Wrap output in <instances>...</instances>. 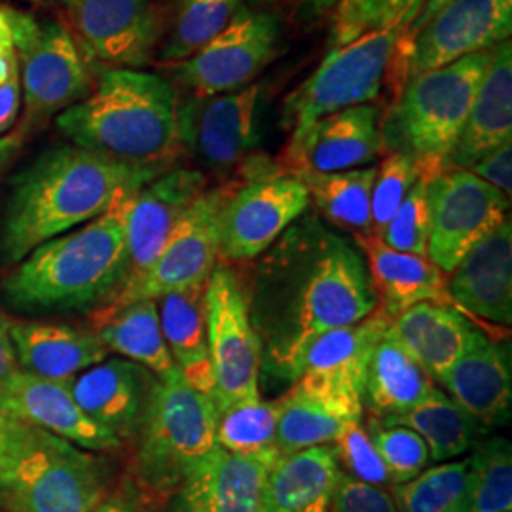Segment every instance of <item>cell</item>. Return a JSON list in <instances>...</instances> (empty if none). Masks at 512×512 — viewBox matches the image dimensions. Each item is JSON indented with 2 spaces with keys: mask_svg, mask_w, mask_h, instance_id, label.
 <instances>
[{
  "mask_svg": "<svg viewBox=\"0 0 512 512\" xmlns=\"http://www.w3.org/2000/svg\"><path fill=\"white\" fill-rule=\"evenodd\" d=\"M260 0H175L171 29L162 48L165 63H179L202 50Z\"/></svg>",
  "mask_w": 512,
  "mask_h": 512,
  "instance_id": "cell-37",
  "label": "cell"
},
{
  "mask_svg": "<svg viewBox=\"0 0 512 512\" xmlns=\"http://www.w3.org/2000/svg\"><path fill=\"white\" fill-rule=\"evenodd\" d=\"M205 289L207 283H198L165 294L156 302H160L158 315L165 344L184 382L213 401L215 376L207 348Z\"/></svg>",
  "mask_w": 512,
  "mask_h": 512,
  "instance_id": "cell-30",
  "label": "cell"
},
{
  "mask_svg": "<svg viewBox=\"0 0 512 512\" xmlns=\"http://www.w3.org/2000/svg\"><path fill=\"white\" fill-rule=\"evenodd\" d=\"M135 471L152 494H173L217 446V408L177 370L156 378L137 433Z\"/></svg>",
  "mask_w": 512,
  "mask_h": 512,
  "instance_id": "cell-7",
  "label": "cell"
},
{
  "mask_svg": "<svg viewBox=\"0 0 512 512\" xmlns=\"http://www.w3.org/2000/svg\"><path fill=\"white\" fill-rule=\"evenodd\" d=\"M401 37L399 27L372 29L340 48H330L323 63L283 101V126L293 150L319 120L380 97Z\"/></svg>",
  "mask_w": 512,
  "mask_h": 512,
  "instance_id": "cell-8",
  "label": "cell"
},
{
  "mask_svg": "<svg viewBox=\"0 0 512 512\" xmlns=\"http://www.w3.org/2000/svg\"><path fill=\"white\" fill-rule=\"evenodd\" d=\"M467 461L465 494L459 512H511V442L501 437L484 440L476 444Z\"/></svg>",
  "mask_w": 512,
  "mask_h": 512,
  "instance_id": "cell-39",
  "label": "cell"
},
{
  "mask_svg": "<svg viewBox=\"0 0 512 512\" xmlns=\"http://www.w3.org/2000/svg\"><path fill=\"white\" fill-rule=\"evenodd\" d=\"M137 192L78 230L38 245L2 281L4 298L19 311L97 310L109 304L128 270L126 222Z\"/></svg>",
  "mask_w": 512,
  "mask_h": 512,
  "instance_id": "cell-3",
  "label": "cell"
},
{
  "mask_svg": "<svg viewBox=\"0 0 512 512\" xmlns=\"http://www.w3.org/2000/svg\"><path fill=\"white\" fill-rule=\"evenodd\" d=\"M205 188L207 177L200 169L169 167L133 196L126 222L128 270L122 287L156 262L173 228Z\"/></svg>",
  "mask_w": 512,
  "mask_h": 512,
  "instance_id": "cell-19",
  "label": "cell"
},
{
  "mask_svg": "<svg viewBox=\"0 0 512 512\" xmlns=\"http://www.w3.org/2000/svg\"><path fill=\"white\" fill-rule=\"evenodd\" d=\"M277 404L275 446L281 458L317 446H329L351 421L361 420L363 410L304 391L296 385Z\"/></svg>",
  "mask_w": 512,
  "mask_h": 512,
  "instance_id": "cell-34",
  "label": "cell"
},
{
  "mask_svg": "<svg viewBox=\"0 0 512 512\" xmlns=\"http://www.w3.org/2000/svg\"><path fill=\"white\" fill-rule=\"evenodd\" d=\"M467 458L444 461L395 486L397 512H459L465 494Z\"/></svg>",
  "mask_w": 512,
  "mask_h": 512,
  "instance_id": "cell-40",
  "label": "cell"
},
{
  "mask_svg": "<svg viewBox=\"0 0 512 512\" xmlns=\"http://www.w3.org/2000/svg\"><path fill=\"white\" fill-rule=\"evenodd\" d=\"M425 0H387L384 16L380 21V27H399L404 31L410 21L418 16Z\"/></svg>",
  "mask_w": 512,
  "mask_h": 512,
  "instance_id": "cell-50",
  "label": "cell"
},
{
  "mask_svg": "<svg viewBox=\"0 0 512 512\" xmlns=\"http://www.w3.org/2000/svg\"><path fill=\"white\" fill-rule=\"evenodd\" d=\"M450 0H425L423 2V6L420 8V12H418V16L410 21V25L401 31V37L397 40V46L401 48V46H406L414 35H418L421 29L425 27V23L429 21V19L433 18L437 12H439L440 8L444 6V4H448Z\"/></svg>",
  "mask_w": 512,
  "mask_h": 512,
  "instance_id": "cell-52",
  "label": "cell"
},
{
  "mask_svg": "<svg viewBox=\"0 0 512 512\" xmlns=\"http://www.w3.org/2000/svg\"><path fill=\"white\" fill-rule=\"evenodd\" d=\"M14 346L10 340V321L0 315V385L4 384L14 372H18Z\"/></svg>",
  "mask_w": 512,
  "mask_h": 512,
  "instance_id": "cell-51",
  "label": "cell"
},
{
  "mask_svg": "<svg viewBox=\"0 0 512 512\" xmlns=\"http://www.w3.org/2000/svg\"><path fill=\"white\" fill-rule=\"evenodd\" d=\"M14 29L23 126L29 129L86 99L92 92V78L73 33L61 23L38 21L14 10Z\"/></svg>",
  "mask_w": 512,
  "mask_h": 512,
  "instance_id": "cell-10",
  "label": "cell"
},
{
  "mask_svg": "<svg viewBox=\"0 0 512 512\" xmlns=\"http://www.w3.org/2000/svg\"><path fill=\"white\" fill-rule=\"evenodd\" d=\"M281 21L275 12L251 8L207 42L202 50L173 65V78L190 95H220L253 84L277 54Z\"/></svg>",
  "mask_w": 512,
  "mask_h": 512,
  "instance_id": "cell-15",
  "label": "cell"
},
{
  "mask_svg": "<svg viewBox=\"0 0 512 512\" xmlns=\"http://www.w3.org/2000/svg\"><path fill=\"white\" fill-rule=\"evenodd\" d=\"M92 512H139L133 505L122 499H105L95 511Z\"/></svg>",
  "mask_w": 512,
  "mask_h": 512,
  "instance_id": "cell-55",
  "label": "cell"
},
{
  "mask_svg": "<svg viewBox=\"0 0 512 512\" xmlns=\"http://www.w3.org/2000/svg\"><path fill=\"white\" fill-rule=\"evenodd\" d=\"M448 294L456 308L490 321L512 323V224L503 220L461 258L448 277Z\"/></svg>",
  "mask_w": 512,
  "mask_h": 512,
  "instance_id": "cell-25",
  "label": "cell"
},
{
  "mask_svg": "<svg viewBox=\"0 0 512 512\" xmlns=\"http://www.w3.org/2000/svg\"><path fill=\"white\" fill-rule=\"evenodd\" d=\"M10 340L21 370L55 382H71L109 355L93 330L71 325L10 321Z\"/></svg>",
  "mask_w": 512,
  "mask_h": 512,
  "instance_id": "cell-28",
  "label": "cell"
},
{
  "mask_svg": "<svg viewBox=\"0 0 512 512\" xmlns=\"http://www.w3.org/2000/svg\"><path fill=\"white\" fill-rule=\"evenodd\" d=\"M164 171L122 164L76 145L42 152L12 183L0 234L2 258L18 264L38 245L97 219Z\"/></svg>",
  "mask_w": 512,
  "mask_h": 512,
  "instance_id": "cell-2",
  "label": "cell"
},
{
  "mask_svg": "<svg viewBox=\"0 0 512 512\" xmlns=\"http://www.w3.org/2000/svg\"><path fill=\"white\" fill-rule=\"evenodd\" d=\"M236 183L238 177L205 188L173 228L156 262L141 277L124 285L103 308L114 310L137 300H158L184 287L207 283L219 264L220 209Z\"/></svg>",
  "mask_w": 512,
  "mask_h": 512,
  "instance_id": "cell-13",
  "label": "cell"
},
{
  "mask_svg": "<svg viewBox=\"0 0 512 512\" xmlns=\"http://www.w3.org/2000/svg\"><path fill=\"white\" fill-rule=\"evenodd\" d=\"M353 243L365 256L378 308L389 317L421 302L454 306L448 294V275L427 256L395 251L376 236H353Z\"/></svg>",
  "mask_w": 512,
  "mask_h": 512,
  "instance_id": "cell-27",
  "label": "cell"
},
{
  "mask_svg": "<svg viewBox=\"0 0 512 512\" xmlns=\"http://www.w3.org/2000/svg\"><path fill=\"white\" fill-rule=\"evenodd\" d=\"M179 93L145 71H105L86 99L57 116L71 145L139 167H173L179 143Z\"/></svg>",
  "mask_w": 512,
  "mask_h": 512,
  "instance_id": "cell-4",
  "label": "cell"
},
{
  "mask_svg": "<svg viewBox=\"0 0 512 512\" xmlns=\"http://www.w3.org/2000/svg\"><path fill=\"white\" fill-rule=\"evenodd\" d=\"M380 421L385 425H403L418 433L429 450V458L437 463L463 456L475 446L476 439L486 433L439 387L414 408Z\"/></svg>",
  "mask_w": 512,
  "mask_h": 512,
  "instance_id": "cell-35",
  "label": "cell"
},
{
  "mask_svg": "<svg viewBox=\"0 0 512 512\" xmlns=\"http://www.w3.org/2000/svg\"><path fill=\"white\" fill-rule=\"evenodd\" d=\"M382 109L357 105L319 120L293 150L283 152L287 173H336L372 164L384 154Z\"/></svg>",
  "mask_w": 512,
  "mask_h": 512,
  "instance_id": "cell-21",
  "label": "cell"
},
{
  "mask_svg": "<svg viewBox=\"0 0 512 512\" xmlns=\"http://www.w3.org/2000/svg\"><path fill=\"white\" fill-rule=\"evenodd\" d=\"M156 376L128 359H110L71 380L78 406L118 439L137 437Z\"/></svg>",
  "mask_w": 512,
  "mask_h": 512,
  "instance_id": "cell-24",
  "label": "cell"
},
{
  "mask_svg": "<svg viewBox=\"0 0 512 512\" xmlns=\"http://www.w3.org/2000/svg\"><path fill=\"white\" fill-rule=\"evenodd\" d=\"M492 55L494 48L410 78L382 118L384 152L412 160L421 181L446 171L448 154L458 141Z\"/></svg>",
  "mask_w": 512,
  "mask_h": 512,
  "instance_id": "cell-5",
  "label": "cell"
},
{
  "mask_svg": "<svg viewBox=\"0 0 512 512\" xmlns=\"http://www.w3.org/2000/svg\"><path fill=\"white\" fill-rule=\"evenodd\" d=\"M270 467L219 444L169 495L167 512H264Z\"/></svg>",
  "mask_w": 512,
  "mask_h": 512,
  "instance_id": "cell-22",
  "label": "cell"
},
{
  "mask_svg": "<svg viewBox=\"0 0 512 512\" xmlns=\"http://www.w3.org/2000/svg\"><path fill=\"white\" fill-rule=\"evenodd\" d=\"M103 461L18 420L0 440V511L92 512L107 499Z\"/></svg>",
  "mask_w": 512,
  "mask_h": 512,
  "instance_id": "cell-6",
  "label": "cell"
},
{
  "mask_svg": "<svg viewBox=\"0 0 512 512\" xmlns=\"http://www.w3.org/2000/svg\"><path fill=\"white\" fill-rule=\"evenodd\" d=\"M92 319L93 332L107 351L145 366L160 380L179 370L165 344L156 300H137L114 310L99 308Z\"/></svg>",
  "mask_w": 512,
  "mask_h": 512,
  "instance_id": "cell-31",
  "label": "cell"
},
{
  "mask_svg": "<svg viewBox=\"0 0 512 512\" xmlns=\"http://www.w3.org/2000/svg\"><path fill=\"white\" fill-rule=\"evenodd\" d=\"M310 203V194L296 175L266 158H249L220 209V258L247 262L264 255L304 217Z\"/></svg>",
  "mask_w": 512,
  "mask_h": 512,
  "instance_id": "cell-9",
  "label": "cell"
},
{
  "mask_svg": "<svg viewBox=\"0 0 512 512\" xmlns=\"http://www.w3.org/2000/svg\"><path fill=\"white\" fill-rule=\"evenodd\" d=\"M277 404L247 401L217 410V444L239 458L255 459L270 469L281 459L275 446Z\"/></svg>",
  "mask_w": 512,
  "mask_h": 512,
  "instance_id": "cell-38",
  "label": "cell"
},
{
  "mask_svg": "<svg viewBox=\"0 0 512 512\" xmlns=\"http://www.w3.org/2000/svg\"><path fill=\"white\" fill-rule=\"evenodd\" d=\"M385 6L387 0H336L330 37L332 48L346 46L368 31L378 29Z\"/></svg>",
  "mask_w": 512,
  "mask_h": 512,
  "instance_id": "cell-45",
  "label": "cell"
},
{
  "mask_svg": "<svg viewBox=\"0 0 512 512\" xmlns=\"http://www.w3.org/2000/svg\"><path fill=\"white\" fill-rule=\"evenodd\" d=\"M475 327L452 304L421 302L391 319L387 334L395 338L435 382H442L465 353Z\"/></svg>",
  "mask_w": 512,
  "mask_h": 512,
  "instance_id": "cell-29",
  "label": "cell"
},
{
  "mask_svg": "<svg viewBox=\"0 0 512 512\" xmlns=\"http://www.w3.org/2000/svg\"><path fill=\"white\" fill-rule=\"evenodd\" d=\"M306 16H323L334 8L336 0H296Z\"/></svg>",
  "mask_w": 512,
  "mask_h": 512,
  "instance_id": "cell-54",
  "label": "cell"
},
{
  "mask_svg": "<svg viewBox=\"0 0 512 512\" xmlns=\"http://www.w3.org/2000/svg\"><path fill=\"white\" fill-rule=\"evenodd\" d=\"M473 175L484 183L492 184L499 192H503L509 200L512 194V141L495 148L471 169Z\"/></svg>",
  "mask_w": 512,
  "mask_h": 512,
  "instance_id": "cell-47",
  "label": "cell"
},
{
  "mask_svg": "<svg viewBox=\"0 0 512 512\" xmlns=\"http://www.w3.org/2000/svg\"><path fill=\"white\" fill-rule=\"evenodd\" d=\"M31 2H37V4H46V2H50V0H31ZM57 2H59L63 8H67V12L71 14L74 8L78 6V2H80V0H57Z\"/></svg>",
  "mask_w": 512,
  "mask_h": 512,
  "instance_id": "cell-57",
  "label": "cell"
},
{
  "mask_svg": "<svg viewBox=\"0 0 512 512\" xmlns=\"http://www.w3.org/2000/svg\"><path fill=\"white\" fill-rule=\"evenodd\" d=\"M262 84L220 95L179 99V143L205 169L230 173L245 164L260 141Z\"/></svg>",
  "mask_w": 512,
  "mask_h": 512,
  "instance_id": "cell-16",
  "label": "cell"
},
{
  "mask_svg": "<svg viewBox=\"0 0 512 512\" xmlns=\"http://www.w3.org/2000/svg\"><path fill=\"white\" fill-rule=\"evenodd\" d=\"M366 429L380 458L384 459L391 486L404 484L427 469L431 461L429 450L420 435L412 429L403 425H385L372 416Z\"/></svg>",
  "mask_w": 512,
  "mask_h": 512,
  "instance_id": "cell-41",
  "label": "cell"
},
{
  "mask_svg": "<svg viewBox=\"0 0 512 512\" xmlns=\"http://www.w3.org/2000/svg\"><path fill=\"white\" fill-rule=\"evenodd\" d=\"M0 403L14 418L40 427L88 452H110L122 440L78 406L71 382H55L19 368L0 385Z\"/></svg>",
  "mask_w": 512,
  "mask_h": 512,
  "instance_id": "cell-20",
  "label": "cell"
},
{
  "mask_svg": "<svg viewBox=\"0 0 512 512\" xmlns=\"http://www.w3.org/2000/svg\"><path fill=\"white\" fill-rule=\"evenodd\" d=\"M440 384L488 433L511 420V346L495 342L478 329L458 363Z\"/></svg>",
  "mask_w": 512,
  "mask_h": 512,
  "instance_id": "cell-23",
  "label": "cell"
},
{
  "mask_svg": "<svg viewBox=\"0 0 512 512\" xmlns=\"http://www.w3.org/2000/svg\"><path fill=\"white\" fill-rule=\"evenodd\" d=\"M512 141L511 40L495 46L458 141L448 154L446 169H471L495 148Z\"/></svg>",
  "mask_w": 512,
  "mask_h": 512,
  "instance_id": "cell-26",
  "label": "cell"
},
{
  "mask_svg": "<svg viewBox=\"0 0 512 512\" xmlns=\"http://www.w3.org/2000/svg\"><path fill=\"white\" fill-rule=\"evenodd\" d=\"M391 319L376 308L363 321L330 330L306 351L293 384L353 408H363L370 357L387 334Z\"/></svg>",
  "mask_w": 512,
  "mask_h": 512,
  "instance_id": "cell-18",
  "label": "cell"
},
{
  "mask_svg": "<svg viewBox=\"0 0 512 512\" xmlns=\"http://www.w3.org/2000/svg\"><path fill=\"white\" fill-rule=\"evenodd\" d=\"M21 103H23V95H21V73H19L18 63L10 76L0 84V137L16 124Z\"/></svg>",
  "mask_w": 512,
  "mask_h": 512,
  "instance_id": "cell-48",
  "label": "cell"
},
{
  "mask_svg": "<svg viewBox=\"0 0 512 512\" xmlns=\"http://www.w3.org/2000/svg\"><path fill=\"white\" fill-rule=\"evenodd\" d=\"M296 177L304 183L317 211L353 236H372L370 196L376 165L336 173L302 171Z\"/></svg>",
  "mask_w": 512,
  "mask_h": 512,
  "instance_id": "cell-36",
  "label": "cell"
},
{
  "mask_svg": "<svg viewBox=\"0 0 512 512\" xmlns=\"http://www.w3.org/2000/svg\"><path fill=\"white\" fill-rule=\"evenodd\" d=\"M329 512H397L384 488L370 486L340 471Z\"/></svg>",
  "mask_w": 512,
  "mask_h": 512,
  "instance_id": "cell-46",
  "label": "cell"
},
{
  "mask_svg": "<svg viewBox=\"0 0 512 512\" xmlns=\"http://www.w3.org/2000/svg\"><path fill=\"white\" fill-rule=\"evenodd\" d=\"M205 325L215 376V408L260 399V342L251 323L245 285L228 264H217L207 281Z\"/></svg>",
  "mask_w": 512,
  "mask_h": 512,
  "instance_id": "cell-11",
  "label": "cell"
},
{
  "mask_svg": "<svg viewBox=\"0 0 512 512\" xmlns=\"http://www.w3.org/2000/svg\"><path fill=\"white\" fill-rule=\"evenodd\" d=\"M435 380L406 349L385 334L370 357L363 408L372 418L403 414L435 391Z\"/></svg>",
  "mask_w": 512,
  "mask_h": 512,
  "instance_id": "cell-33",
  "label": "cell"
},
{
  "mask_svg": "<svg viewBox=\"0 0 512 512\" xmlns=\"http://www.w3.org/2000/svg\"><path fill=\"white\" fill-rule=\"evenodd\" d=\"M18 63L14 8L0 6V84L10 76Z\"/></svg>",
  "mask_w": 512,
  "mask_h": 512,
  "instance_id": "cell-49",
  "label": "cell"
},
{
  "mask_svg": "<svg viewBox=\"0 0 512 512\" xmlns=\"http://www.w3.org/2000/svg\"><path fill=\"white\" fill-rule=\"evenodd\" d=\"M429 202L427 258L450 275L480 239L509 217L511 200L467 169H446L425 181Z\"/></svg>",
  "mask_w": 512,
  "mask_h": 512,
  "instance_id": "cell-14",
  "label": "cell"
},
{
  "mask_svg": "<svg viewBox=\"0 0 512 512\" xmlns=\"http://www.w3.org/2000/svg\"><path fill=\"white\" fill-rule=\"evenodd\" d=\"M21 133L14 135H2L0 137V169H4L6 165L12 162V158L16 156L19 145H21Z\"/></svg>",
  "mask_w": 512,
  "mask_h": 512,
  "instance_id": "cell-53",
  "label": "cell"
},
{
  "mask_svg": "<svg viewBox=\"0 0 512 512\" xmlns=\"http://www.w3.org/2000/svg\"><path fill=\"white\" fill-rule=\"evenodd\" d=\"M330 446L338 465H342V473L370 486H391L384 459L380 458L374 442L370 439V433L363 425V418L351 421Z\"/></svg>",
  "mask_w": 512,
  "mask_h": 512,
  "instance_id": "cell-44",
  "label": "cell"
},
{
  "mask_svg": "<svg viewBox=\"0 0 512 512\" xmlns=\"http://www.w3.org/2000/svg\"><path fill=\"white\" fill-rule=\"evenodd\" d=\"M16 421H18V418H14L12 414H8V410L0 403V440L4 439V437L12 431V427L16 425Z\"/></svg>",
  "mask_w": 512,
  "mask_h": 512,
  "instance_id": "cell-56",
  "label": "cell"
},
{
  "mask_svg": "<svg viewBox=\"0 0 512 512\" xmlns=\"http://www.w3.org/2000/svg\"><path fill=\"white\" fill-rule=\"evenodd\" d=\"M429 202H427V188L425 181H418L404 198L401 207L389 220L384 232L378 238L384 241L387 247L410 253V255L427 256V243H429Z\"/></svg>",
  "mask_w": 512,
  "mask_h": 512,
  "instance_id": "cell-43",
  "label": "cell"
},
{
  "mask_svg": "<svg viewBox=\"0 0 512 512\" xmlns=\"http://www.w3.org/2000/svg\"><path fill=\"white\" fill-rule=\"evenodd\" d=\"M420 181V173L412 160L403 154L387 152L380 165H376V177L370 196L372 236H380L401 207L412 186Z\"/></svg>",
  "mask_w": 512,
  "mask_h": 512,
  "instance_id": "cell-42",
  "label": "cell"
},
{
  "mask_svg": "<svg viewBox=\"0 0 512 512\" xmlns=\"http://www.w3.org/2000/svg\"><path fill=\"white\" fill-rule=\"evenodd\" d=\"M338 476L330 444L285 456L270 469L264 512H329Z\"/></svg>",
  "mask_w": 512,
  "mask_h": 512,
  "instance_id": "cell-32",
  "label": "cell"
},
{
  "mask_svg": "<svg viewBox=\"0 0 512 512\" xmlns=\"http://www.w3.org/2000/svg\"><path fill=\"white\" fill-rule=\"evenodd\" d=\"M71 16L80 54L101 73L141 71L164 37V18L152 0H80Z\"/></svg>",
  "mask_w": 512,
  "mask_h": 512,
  "instance_id": "cell-17",
  "label": "cell"
},
{
  "mask_svg": "<svg viewBox=\"0 0 512 512\" xmlns=\"http://www.w3.org/2000/svg\"><path fill=\"white\" fill-rule=\"evenodd\" d=\"M245 287L262 368L293 384L311 344L378 308L365 256L317 217H302L260 255Z\"/></svg>",
  "mask_w": 512,
  "mask_h": 512,
  "instance_id": "cell-1",
  "label": "cell"
},
{
  "mask_svg": "<svg viewBox=\"0 0 512 512\" xmlns=\"http://www.w3.org/2000/svg\"><path fill=\"white\" fill-rule=\"evenodd\" d=\"M511 33L512 0H450L406 46L395 48L387 73L393 95L410 78L492 50Z\"/></svg>",
  "mask_w": 512,
  "mask_h": 512,
  "instance_id": "cell-12",
  "label": "cell"
}]
</instances>
